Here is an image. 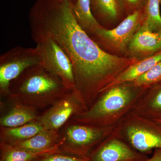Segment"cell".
<instances>
[{"label":"cell","instance_id":"3","mask_svg":"<svg viewBox=\"0 0 161 161\" xmlns=\"http://www.w3.org/2000/svg\"><path fill=\"white\" fill-rule=\"evenodd\" d=\"M70 91L59 77L41 64L31 67L13 80L7 97L12 103L37 109L51 106Z\"/></svg>","mask_w":161,"mask_h":161},{"label":"cell","instance_id":"1","mask_svg":"<svg viewBox=\"0 0 161 161\" xmlns=\"http://www.w3.org/2000/svg\"><path fill=\"white\" fill-rule=\"evenodd\" d=\"M70 0H36L29 14L31 33L54 40L73 65L76 92L85 109L116 77L138 61L120 57L102 49L80 26Z\"/></svg>","mask_w":161,"mask_h":161},{"label":"cell","instance_id":"2","mask_svg":"<svg viewBox=\"0 0 161 161\" xmlns=\"http://www.w3.org/2000/svg\"><path fill=\"white\" fill-rule=\"evenodd\" d=\"M145 90L133 81L111 87L102 92L88 109L73 117L71 122L115 126L132 111Z\"/></svg>","mask_w":161,"mask_h":161},{"label":"cell","instance_id":"12","mask_svg":"<svg viewBox=\"0 0 161 161\" xmlns=\"http://www.w3.org/2000/svg\"><path fill=\"white\" fill-rule=\"evenodd\" d=\"M128 47L135 58L152 56L161 51V31L150 32L139 28Z\"/></svg>","mask_w":161,"mask_h":161},{"label":"cell","instance_id":"6","mask_svg":"<svg viewBox=\"0 0 161 161\" xmlns=\"http://www.w3.org/2000/svg\"><path fill=\"white\" fill-rule=\"evenodd\" d=\"M40 51L35 47L18 46L0 56V93L7 96L10 83L29 68L42 64Z\"/></svg>","mask_w":161,"mask_h":161},{"label":"cell","instance_id":"9","mask_svg":"<svg viewBox=\"0 0 161 161\" xmlns=\"http://www.w3.org/2000/svg\"><path fill=\"white\" fill-rule=\"evenodd\" d=\"M85 111L74 90L68 92L49 107L37 120L44 130L58 131L75 115Z\"/></svg>","mask_w":161,"mask_h":161},{"label":"cell","instance_id":"11","mask_svg":"<svg viewBox=\"0 0 161 161\" xmlns=\"http://www.w3.org/2000/svg\"><path fill=\"white\" fill-rule=\"evenodd\" d=\"M131 112L153 120L161 119V81L145 90Z\"/></svg>","mask_w":161,"mask_h":161},{"label":"cell","instance_id":"7","mask_svg":"<svg viewBox=\"0 0 161 161\" xmlns=\"http://www.w3.org/2000/svg\"><path fill=\"white\" fill-rule=\"evenodd\" d=\"M31 35L42 56V65L59 77L68 89H75V79L73 65L62 48L48 36L35 33H31Z\"/></svg>","mask_w":161,"mask_h":161},{"label":"cell","instance_id":"22","mask_svg":"<svg viewBox=\"0 0 161 161\" xmlns=\"http://www.w3.org/2000/svg\"><path fill=\"white\" fill-rule=\"evenodd\" d=\"M32 161H90V158L77 157L58 151L41 156Z\"/></svg>","mask_w":161,"mask_h":161},{"label":"cell","instance_id":"15","mask_svg":"<svg viewBox=\"0 0 161 161\" xmlns=\"http://www.w3.org/2000/svg\"><path fill=\"white\" fill-rule=\"evenodd\" d=\"M161 61V51L138 60L119 74L105 90L119 84L134 81Z\"/></svg>","mask_w":161,"mask_h":161},{"label":"cell","instance_id":"17","mask_svg":"<svg viewBox=\"0 0 161 161\" xmlns=\"http://www.w3.org/2000/svg\"><path fill=\"white\" fill-rule=\"evenodd\" d=\"M60 144L61 139L59 143L52 149L43 152H33L1 142L0 161H32L41 156L59 151Z\"/></svg>","mask_w":161,"mask_h":161},{"label":"cell","instance_id":"19","mask_svg":"<svg viewBox=\"0 0 161 161\" xmlns=\"http://www.w3.org/2000/svg\"><path fill=\"white\" fill-rule=\"evenodd\" d=\"M91 6L92 14L98 22L115 19L122 9L121 0H91Z\"/></svg>","mask_w":161,"mask_h":161},{"label":"cell","instance_id":"16","mask_svg":"<svg viewBox=\"0 0 161 161\" xmlns=\"http://www.w3.org/2000/svg\"><path fill=\"white\" fill-rule=\"evenodd\" d=\"M43 130L38 121L14 128L1 127V142L11 145L31 138Z\"/></svg>","mask_w":161,"mask_h":161},{"label":"cell","instance_id":"21","mask_svg":"<svg viewBox=\"0 0 161 161\" xmlns=\"http://www.w3.org/2000/svg\"><path fill=\"white\" fill-rule=\"evenodd\" d=\"M161 81V61L141 75L133 82L138 87L146 90Z\"/></svg>","mask_w":161,"mask_h":161},{"label":"cell","instance_id":"4","mask_svg":"<svg viewBox=\"0 0 161 161\" xmlns=\"http://www.w3.org/2000/svg\"><path fill=\"white\" fill-rule=\"evenodd\" d=\"M115 132L132 148L147 154L161 149V123L130 112L116 125Z\"/></svg>","mask_w":161,"mask_h":161},{"label":"cell","instance_id":"14","mask_svg":"<svg viewBox=\"0 0 161 161\" xmlns=\"http://www.w3.org/2000/svg\"><path fill=\"white\" fill-rule=\"evenodd\" d=\"M60 139L58 131L43 130L31 138L11 145L31 152H43L55 147Z\"/></svg>","mask_w":161,"mask_h":161},{"label":"cell","instance_id":"20","mask_svg":"<svg viewBox=\"0 0 161 161\" xmlns=\"http://www.w3.org/2000/svg\"><path fill=\"white\" fill-rule=\"evenodd\" d=\"M160 3L161 0H147L143 20L140 29L150 32L161 31Z\"/></svg>","mask_w":161,"mask_h":161},{"label":"cell","instance_id":"8","mask_svg":"<svg viewBox=\"0 0 161 161\" xmlns=\"http://www.w3.org/2000/svg\"><path fill=\"white\" fill-rule=\"evenodd\" d=\"M143 19L144 12L137 9L114 29L108 30L102 26L96 30L92 36L102 44L110 46L119 51H123L140 27Z\"/></svg>","mask_w":161,"mask_h":161},{"label":"cell","instance_id":"23","mask_svg":"<svg viewBox=\"0 0 161 161\" xmlns=\"http://www.w3.org/2000/svg\"><path fill=\"white\" fill-rule=\"evenodd\" d=\"M124 2L126 5L130 8L136 9L138 8L142 3V0H121Z\"/></svg>","mask_w":161,"mask_h":161},{"label":"cell","instance_id":"25","mask_svg":"<svg viewBox=\"0 0 161 161\" xmlns=\"http://www.w3.org/2000/svg\"><path fill=\"white\" fill-rule=\"evenodd\" d=\"M70 1H71V2H72V3L74 4V5H75V3H76V1H77V0H70Z\"/></svg>","mask_w":161,"mask_h":161},{"label":"cell","instance_id":"5","mask_svg":"<svg viewBox=\"0 0 161 161\" xmlns=\"http://www.w3.org/2000/svg\"><path fill=\"white\" fill-rule=\"evenodd\" d=\"M116 126L99 127L71 122L61 136L59 152L77 157H89L93 150L114 131Z\"/></svg>","mask_w":161,"mask_h":161},{"label":"cell","instance_id":"13","mask_svg":"<svg viewBox=\"0 0 161 161\" xmlns=\"http://www.w3.org/2000/svg\"><path fill=\"white\" fill-rule=\"evenodd\" d=\"M11 108L0 119V126L4 128H14L23 125L37 120L36 109L17 103H12Z\"/></svg>","mask_w":161,"mask_h":161},{"label":"cell","instance_id":"18","mask_svg":"<svg viewBox=\"0 0 161 161\" xmlns=\"http://www.w3.org/2000/svg\"><path fill=\"white\" fill-rule=\"evenodd\" d=\"M73 9L78 23L90 36L102 26L92 14L91 0H77Z\"/></svg>","mask_w":161,"mask_h":161},{"label":"cell","instance_id":"26","mask_svg":"<svg viewBox=\"0 0 161 161\" xmlns=\"http://www.w3.org/2000/svg\"><path fill=\"white\" fill-rule=\"evenodd\" d=\"M157 121L158 122L161 123V119L160 120H155Z\"/></svg>","mask_w":161,"mask_h":161},{"label":"cell","instance_id":"24","mask_svg":"<svg viewBox=\"0 0 161 161\" xmlns=\"http://www.w3.org/2000/svg\"><path fill=\"white\" fill-rule=\"evenodd\" d=\"M145 161H161V149L154 150L152 157Z\"/></svg>","mask_w":161,"mask_h":161},{"label":"cell","instance_id":"10","mask_svg":"<svg viewBox=\"0 0 161 161\" xmlns=\"http://www.w3.org/2000/svg\"><path fill=\"white\" fill-rule=\"evenodd\" d=\"M90 161H145L149 158L132 148L114 131L93 150Z\"/></svg>","mask_w":161,"mask_h":161}]
</instances>
